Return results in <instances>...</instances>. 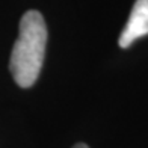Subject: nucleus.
<instances>
[{"label":"nucleus","instance_id":"obj_1","mask_svg":"<svg viewBox=\"0 0 148 148\" xmlns=\"http://www.w3.org/2000/svg\"><path fill=\"white\" fill-rule=\"evenodd\" d=\"M47 26L38 11H27L20 21L18 38L11 53L9 68L15 83L30 88L36 82L44 62Z\"/></svg>","mask_w":148,"mask_h":148},{"label":"nucleus","instance_id":"obj_2","mask_svg":"<svg viewBox=\"0 0 148 148\" xmlns=\"http://www.w3.org/2000/svg\"><path fill=\"white\" fill-rule=\"evenodd\" d=\"M145 35H148V0H136L118 44L121 49H127L134 39Z\"/></svg>","mask_w":148,"mask_h":148},{"label":"nucleus","instance_id":"obj_3","mask_svg":"<svg viewBox=\"0 0 148 148\" xmlns=\"http://www.w3.org/2000/svg\"><path fill=\"white\" fill-rule=\"evenodd\" d=\"M73 148H89V147L85 145V144H77V145H74Z\"/></svg>","mask_w":148,"mask_h":148}]
</instances>
